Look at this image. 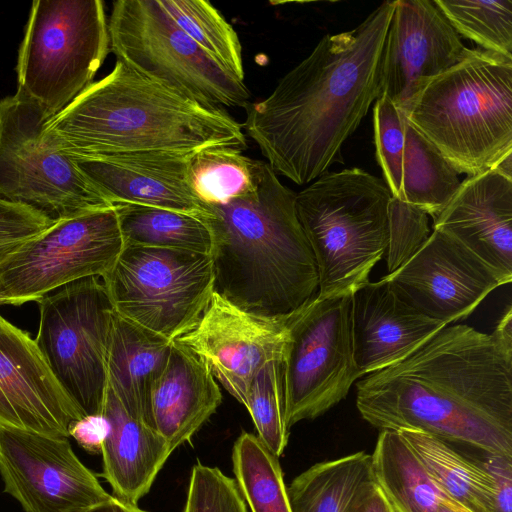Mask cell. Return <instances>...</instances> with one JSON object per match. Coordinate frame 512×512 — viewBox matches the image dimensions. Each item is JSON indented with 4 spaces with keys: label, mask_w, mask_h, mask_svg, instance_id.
<instances>
[{
    "label": "cell",
    "mask_w": 512,
    "mask_h": 512,
    "mask_svg": "<svg viewBox=\"0 0 512 512\" xmlns=\"http://www.w3.org/2000/svg\"><path fill=\"white\" fill-rule=\"evenodd\" d=\"M356 387L359 413L379 430L418 429L512 457V346L493 333L445 326Z\"/></svg>",
    "instance_id": "6da1fadb"
},
{
    "label": "cell",
    "mask_w": 512,
    "mask_h": 512,
    "mask_svg": "<svg viewBox=\"0 0 512 512\" xmlns=\"http://www.w3.org/2000/svg\"><path fill=\"white\" fill-rule=\"evenodd\" d=\"M394 9L384 1L357 27L323 36L266 98L245 129L275 173L308 184L342 162L344 142L381 96L382 50Z\"/></svg>",
    "instance_id": "7a4b0ae2"
},
{
    "label": "cell",
    "mask_w": 512,
    "mask_h": 512,
    "mask_svg": "<svg viewBox=\"0 0 512 512\" xmlns=\"http://www.w3.org/2000/svg\"><path fill=\"white\" fill-rule=\"evenodd\" d=\"M295 197L267 162L256 183L198 216L212 237L214 292L258 315H289L313 299L318 272L297 217Z\"/></svg>",
    "instance_id": "3957f363"
},
{
    "label": "cell",
    "mask_w": 512,
    "mask_h": 512,
    "mask_svg": "<svg viewBox=\"0 0 512 512\" xmlns=\"http://www.w3.org/2000/svg\"><path fill=\"white\" fill-rule=\"evenodd\" d=\"M44 133L71 158L247 146L242 125L224 108L187 98L117 60L48 119Z\"/></svg>",
    "instance_id": "277c9868"
},
{
    "label": "cell",
    "mask_w": 512,
    "mask_h": 512,
    "mask_svg": "<svg viewBox=\"0 0 512 512\" xmlns=\"http://www.w3.org/2000/svg\"><path fill=\"white\" fill-rule=\"evenodd\" d=\"M407 119L459 174L495 168L512 154V59L472 49L422 90Z\"/></svg>",
    "instance_id": "5b68a950"
},
{
    "label": "cell",
    "mask_w": 512,
    "mask_h": 512,
    "mask_svg": "<svg viewBox=\"0 0 512 512\" xmlns=\"http://www.w3.org/2000/svg\"><path fill=\"white\" fill-rule=\"evenodd\" d=\"M391 199L382 179L356 167L327 171L296 194L317 266V299L352 295L369 282L387 249Z\"/></svg>",
    "instance_id": "8992f818"
},
{
    "label": "cell",
    "mask_w": 512,
    "mask_h": 512,
    "mask_svg": "<svg viewBox=\"0 0 512 512\" xmlns=\"http://www.w3.org/2000/svg\"><path fill=\"white\" fill-rule=\"evenodd\" d=\"M110 51L100 0H35L18 51L17 92L48 120L93 81Z\"/></svg>",
    "instance_id": "52a82bcc"
},
{
    "label": "cell",
    "mask_w": 512,
    "mask_h": 512,
    "mask_svg": "<svg viewBox=\"0 0 512 512\" xmlns=\"http://www.w3.org/2000/svg\"><path fill=\"white\" fill-rule=\"evenodd\" d=\"M116 60L203 105L244 107L250 92L190 38L159 0H118L108 20Z\"/></svg>",
    "instance_id": "ba28073f"
},
{
    "label": "cell",
    "mask_w": 512,
    "mask_h": 512,
    "mask_svg": "<svg viewBox=\"0 0 512 512\" xmlns=\"http://www.w3.org/2000/svg\"><path fill=\"white\" fill-rule=\"evenodd\" d=\"M47 119L16 91L0 100V197L53 220L114 205L44 133Z\"/></svg>",
    "instance_id": "9c48e42d"
},
{
    "label": "cell",
    "mask_w": 512,
    "mask_h": 512,
    "mask_svg": "<svg viewBox=\"0 0 512 512\" xmlns=\"http://www.w3.org/2000/svg\"><path fill=\"white\" fill-rule=\"evenodd\" d=\"M120 317L173 340L189 330L214 292L210 254L124 246L101 277Z\"/></svg>",
    "instance_id": "30bf717a"
},
{
    "label": "cell",
    "mask_w": 512,
    "mask_h": 512,
    "mask_svg": "<svg viewBox=\"0 0 512 512\" xmlns=\"http://www.w3.org/2000/svg\"><path fill=\"white\" fill-rule=\"evenodd\" d=\"M35 342L83 415L102 414L115 311L101 277L69 283L38 301Z\"/></svg>",
    "instance_id": "8fae6325"
},
{
    "label": "cell",
    "mask_w": 512,
    "mask_h": 512,
    "mask_svg": "<svg viewBox=\"0 0 512 512\" xmlns=\"http://www.w3.org/2000/svg\"><path fill=\"white\" fill-rule=\"evenodd\" d=\"M124 246L115 205L55 220L0 262V305L38 302L69 283L102 277Z\"/></svg>",
    "instance_id": "7c38bea8"
},
{
    "label": "cell",
    "mask_w": 512,
    "mask_h": 512,
    "mask_svg": "<svg viewBox=\"0 0 512 512\" xmlns=\"http://www.w3.org/2000/svg\"><path fill=\"white\" fill-rule=\"evenodd\" d=\"M361 378L353 356L351 295L301 307L290 328L285 356V420L290 429L343 400Z\"/></svg>",
    "instance_id": "4fadbf2b"
},
{
    "label": "cell",
    "mask_w": 512,
    "mask_h": 512,
    "mask_svg": "<svg viewBox=\"0 0 512 512\" xmlns=\"http://www.w3.org/2000/svg\"><path fill=\"white\" fill-rule=\"evenodd\" d=\"M298 310L278 317L258 315L213 292L193 327L172 342L204 362L214 378L246 407L259 369L286 354Z\"/></svg>",
    "instance_id": "5bb4252c"
},
{
    "label": "cell",
    "mask_w": 512,
    "mask_h": 512,
    "mask_svg": "<svg viewBox=\"0 0 512 512\" xmlns=\"http://www.w3.org/2000/svg\"><path fill=\"white\" fill-rule=\"evenodd\" d=\"M0 476L25 512H79L112 496L66 437L0 427Z\"/></svg>",
    "instance_id": "9a60e30c"
},
{
    "label": "cell",
    "mask_w": 512,
    "mask_h": 512,
    "mask_svg": "<svg viewBox=\"0 0 512 512\" xmlns=\"http://www.w3.org/2000/svg\"><path fill=\"white\" fill-rule=\"evenodd\" d=\"M383 278L403 302L445 325L469 316L505 284L471 250L435 229L409 261Z\"/></svg>",
    "instance_id": "2e32d148"
},
{
    "label": "cell",
    "mask_w": 512,
    "mask_h": 512,
    "mask_svg": "<svg viewBox=\"0 0 512 512\" xmlns=\"http://www.w3.org/2000/svg\"><path fill=\"white\" fill-rule=\"evenodd\" d=\"M471 51L434 0L394 1L382 50L381 95L408 117L422 90Z\"/></svg>",
    "instance_id": "e0dca14e"
},
{
    "label": "cell",
    "mask_w": 512,
    "mask_h": 512,
    "mask_svg": "<svg viewBox=\"0 0 512 512\" xmlns=\"http://www.w3.org/2000/svg\"><path fill=\"white\" fill-rule=\"evenodd\" d=\"M83 416L35 339L0 315V427L68 438Z\"/></svg>",
    "instance_id": "ac0fdd59"
},
{
    "label": "cell",
    "mask_w": 512,
    "mask_h": 512,
    "mask_svg": "<svg viewBox=\"0 0 512 512\" xmlns=\"http://www.w3.org/2000/svg\"><path fill=\"white\" fill-rule=\"evenodd\" d=\"M433 229L458 240L510 283L512 177L495 168L467 176L434 218Z\"/></svg>",
    "instance_id": "d6986e66"
},
{
    "label": "cell",
    "mask_w": 512,
    "mask_h": 512,
    "mask_svg": "<svg viewBox=\"0 0 512 512\" xmlns=\"http://www.w3.org/2000/svg\"><path fill=\"white\" fill-rule=\"evenodd\" d=\"M445 326L403 302L384 278L351 295L353 356L361 377L403 360Z\"/></svg>",
    "instance_id": "ffe728a7"
},
{
    "label": "cell",
    "mask_w": 512,
    "mask_h": 512,
    "mask_svg": "<svg viewBox=\"0 0 512 512\" xmlns=\"http://www.w3.org/2000/svg\"><path fill=\"white\" fill-rule=\"evenodd\" d=\"M191 154L146 152L72 160L113 205L129 203L199 215L203 207L188 181Z\"/></svg>",
    "instance_id": "44dd1931"
},
{
    "label": "cell",
    "mask_w": 512,
    "mask_h": 512,
    "mask_svg": "<svg viewBox=\"0 0 512 512\" xmlns=\"http://www.w3.org/2000/svg\"><path fill=\"white\" fill-rule=\"evenodd\" d=\"M221 390L210 369L198 357L172 342L169 359L150 396L154 429L173 452L216 411Z\"/></svg>",
    "instance_id": "7402d4cb"
},
{
    "label": "cell",
    "mask_w": 512,
    "mask_h": 512,
    "mask_svg": "<svg viewBox=\"0 0 512 512\" xmlns=\"http://www.w3.org/2000/svg\"><path fill=\"white\" fill-rule=\"evenodd\" d=\"M102 414L110 431L101 451V476L114 497L138 505L172 451L153 427L129 415L109 388Z\"/></svg>",
    "instance_id": "603a6c76"
},
{
    "label": "cell",
    "mask_w": 512,
    "mask_h": 512,
    "mask_svg": "<svg viewBox=\"0 0 512 512\" xmlns=\"http://www.w3.org/2000/svg\"><path fill=\"white\" fill-rule=\"evenodd\" d=\"M171 348V340L115 314L107 353L108 388L129 415L151 427V390Z\"/></svg>",
    "instance_id": "cb8c5ba5"
},
{
    "label": "cell",
    "mask_w": 512,
    "mask_h": 512,
    "mask_svg": "<svg viewBox=\"0 0 512 512\" xmlns=\"http://www.w3.org/2000/svg\"><path fill=\"white\" fill-rule=\"evenodd\" d=\"M371 454L358 451L318 462L287 487L292 512H353L375 485Z\"/></svg>",
    "instance_id": "d4e9b609"
},
{
    "label": "cell",
    "mask_w": 512,
    "mask_h": 512,
    "mask_svg": "<svg viewBox=\"0 0 512 512\" xmlns=\"http://www.w3.org/2000/svg\"><path fill=\"white\" fill-rule=\"evenodd\" d=\"M395 431L442 494L471 512H492L489 478L474 457L458 452L450 442L422 430Z\"/></svg>",
    "instance_id": "484cf974"
},
{
    "label": "cell",
    "mask_w": 512,
    "mask_h": 512,
    "mask_svg": "<svg viewBox=\"0 0 512 512\" xmlns=\"http://www.w3.org/2000/svg\"><path fill=\"white\" fill-rule=\"evenodd\" d=\"M371 466L395 512H439V490L397 431L380 430Z\"/></svg>",
    "instance_id": "4316f807"
},
{
    "label": "cell",
    "mask_w": 512,
    "mask_h": 512,
    "mask_svg": "<svg viewBox=\"0 0 512 512\" xmlns=\"http://www.w3.org/2000/svg\"><path fill=\"white\" fill-rule=\"evenodd\" d=\"M458 175L441 152L407 119L402 158V201L434 219L458 190L461 183Z\"/></svg>",
    "instance_id": "83f0119b"
},
{
    "label": "cell",
    "mask_w": 512,
    "mask_h": 512,
    "mask_svg": "<svg viewBox=\"0 0 512 512\" xmlns=\"http://www.w3.org/2000/svg\"><path fill=\"white\" fill-rule=\"evenodd\" d=\"M115 207L125 246L211 253V233L198 215L129 203Z\"/></svg>",
    "instance_id": "f1b7e54d"
},
{
    "label": "cell",
    "mask_w": 512,
    "mask_h": 512,
    "mask_svg": "<svg viewBox=\"0 0 512 512\" xmlns=\"http://www.w3.org/2000/svg\"><path fill=\"white\" fill-rule=\"evenodd\" d=\"M278 458L253 433L243 431L234 442L235 482L251 512H292Z\"/></svg>",
    "instance_id": "f546056e"
},
{
    "label": "cell",
    "mask_w": 512,
    "mask_h": 512,
    "mask_svg": "<svg viewBox=\"0 0 512 512\" xmlns=\"http://www.w3.org/2000/svg\"><path fill=\"white\" fill-rule=\"evenodd\" d=\"M259 160L230 146H211L192 153L187 173L194 196L202 205L225 203L251 190Z\"/></svg>",
    "instance_id": "4dcf8cb0"
},
{
    "label": "cell",
    "mask_w": 512,
    "mask_h": 512,
    "mask_svg": "<svg viewBox=\"0 0 512 512\" xmlns=\"http://www.w3.org/2000/svg\"><path fill=\"white\" fill-rule=\"evenodd\" d=\"M175 23L206 53L244 81L239 37L231 24L206 0H159Z\"/></svg>",
    "instance_id": "1f68e13d"
},
{
    "label": "cell",
    "mask_w": 512,
    "mask_h": 512,
    "mask_svg": "<svg viewBox=\"0 0 512 512\" xmlns=\"http://www.w3.org/2000/svg\"><path fill=\"white\" fill-rule=\"evenodd\" d=\"M454 30L512 59V0H434Z\"/></svg>",
    "instance_id": "d6a6232c"
},
{
    "label": "cell",
    "mask_w": 512,
    "mask_h": 512,
    "mask_svg": "<svg viewBox=\"0 0 512 512\" xmlns=\"http://www.w3.org/2000/svg\"><path fill=\"white\" fill-rule=\"evenodd\" d=\"M285 356L271 359L259 369L251 383L246 406L257 436L277 457L287 447L290 430L285 420Z\"/></svg>",
    "instance_id": "836d02e7"
},
{
    "label": "cell",
    "mask_w": 512,
    "mask_h": 512,
    "mask_svg": "<svg viewBox=\"0 0 512 512\" xmlns=\"http://www.w3.org/2000/svg\"><path fill=\"white\" fill-rule=\"evenodd\" d=\"M407 117L386 96L381 95L373 107L376 159L384 182L393 198L403 200L402 158Z\"/></svg>",
    "instance_id": "e575fe53"
},
{
    "label": "cell",
    "mask_w": 512,
    "mask_h": 512,
    "mask_svg": "<svg viewBox=\"0 0 512 512\" xmlns=\"http://www.w3.org/2000/svg\"><path fill=\"white\" fill-rule=\"evenodd\" d=\"M183 512H248L234 479L201 463L191 469Z\"/></svg>",
    "instance_id": "d590c367"
},
{
    "label": "cell",
    "mask_w": 512,
    "mask_h": 512,
    "mask_svg": "<svg viewBox=\"0 0 512 512\" xmlns=\"http://www.w3.org/2000/svg\"><path fill=\"white\" fill-rule=\"evenodd\" d=\"M429 236L428 215L419 208L392 197L388 209V274L409 261Z\"/></svg>",
    "instance_id": "8d00e7d4"
},
{
    "label": "cell",
    "mask_w": 512,
    "mask_h": 512,
    "mask_svg": "<svg viewBox=\"0 0 512 512\" xmlns=\"http://www.w3.org/2000/svg\"><path fill=\"white\" fill-rule=\"evenodd\" d=\"M54 221L32 207L0 197V262Z\"/></svg>",
    "instance_id": "74e56055"
},
{
    "label": "cell",
    "mask_w": 512,
    "mask_h": 512,
    "mask_svg": "<svg viewBox=\"0 0 512 512\" xmlns=\"http://www.w3.org/2000/svg\"><path fill=\"white\" fill-rule=\"evenodd\" d=\"M474 458L488 475L492 512H512V457L483 452Z\"/></svg>",
    "instance_id": "f35d334b"
},
{
    "label": "cell",
    "mask_w": 512,
    "mask_h": 512,
    "mask_svg": "<svg viewBox=\"0 0 512 512\" xmlns=\"http://www.w3.org/2000/svg\"><path fill=\"white\" fill-rule=\"evenodd\" d=\"M109 431L110 423L104 414L85 415L68 427L69 436L90 454H101Z\"/></svg>",
    "instance_id": "ab89813d"
},
{
    "label": "cell",
    "mask_w": 512,
    "mask_h": 512,
    "mask_svg": "<svg viewBox=\"0 0 512 512\" xmlns=\"http://www.w3.org/2000/svg\"><path fill=\"white\" fill-rule=\"evenodd\" d=\"M353 512H395L382 490L375 484L359 501Z\"/></svg>",
    "instance_id": "60d3db41"
},
{
    "label": "cell",
    "mask_w": 512,
    "mask_h": 512,
    "mask_svg": "<svg viewBox=\"0 0 512 512\" xmlns=\"http://www.w3.org/2000/svg\"><path fill=\"white\" fill-rule=\"evenodd\" d=\"M79 512H146L145 510L138 507V505H133L127 502H124L113 495L100 503L92 505L88 508H85Z\"/></svg>",
    "instance_id": "b9f144b4"
},
{
    "label": "cell",
    "mask_w": 512,
    "mask_h": 512,
    "mask_svg": "<svg viewBox=\"0 0 512 512\" xmlns=\"http://www.w3.org/2000/svg\"><path fill=\"white\" fill-rule=\"evenodd\" d=\"M499 340L512 346V310L508 306L506 312L499 320L496 328L492 332Z\"/></svg>",
    "instance_id": "7bdbcfd3"
},
{
    "label": "cell",
    "mask_w": 512,
    "mask_h": 512,
    "mask_svg": "<svg viewBox=\"0 0 512 512\" xmlns=\"http://www.w3.org/2000/svg\"><path fill=\"white\" fill-rule=\"evenodd\" d=\"M440 505L439 512H471L461 504L450 499L439 491Z\"/></svg>",
    "instance_id": "ee69618b"
}]
</instances>
